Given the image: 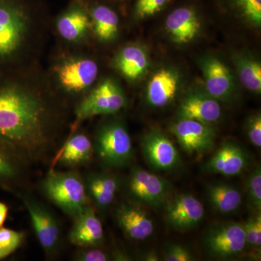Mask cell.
<instances>
[{"label":"cell","mask_w":261,"mask_h":261,"mask_svg":"<svg viewBox=\"0 0 261 261\" xmlns=\"http://www.w3.org/2000/svg\"><path fill=\"white\" fill-rule=\"evenodd\" d=\"M37 71L0 74V140L29 165L47 157L65 123L64 99Z\"/></svg>","instance_id":"6da1fadb"},{"label":"cell","mask_w":261,"mask_h":261,"mask_svg":"<svg viewBox=\"0 0 261 261\" xmlns=\"http://www.w3.org/2000/svg\"><path fill=\"white\" fill-rule=\"evenodd\" d=\"M48 23L47 0H0V74L37 65Z\"/></svg>","instance_id":"7a4b0ae2"},{"label":"cell","mask_w":261,"mask_h":261,"mask_svg":"<svg viewBox=\"0 0 261 261\" xmlns=\"http://www.w3.org/2000/svg\"><path fill=\"white\" fill-rule=\"evenodd\" d=\"M97 61L82 51L63 53L53 62L48 78L62 97L82 98L95 85Z\"/></svg>","instance_id":"3957f363"},{"label":"cell","mask_w":261,"mask_h":261,"mask_svg":"<svg viewBox=\"0 0 261 261\" xmlns=\"http://www.w3.org/2000/svg\"><path fill=\"white\" fill-rule=\"evenodd\" d=\"M41 190L53 204L73 219L89 206L84 178L77 171L51 170L41 182Z\"/></svg>","instance_id":"277c9868"},{"label":"cell","mask_w":261,"mask_h":261,"mask_svg":"<svg viewBox=\"0 0 261 261\" xmlns=\"http://www.w3.org/2000/svg\"><path fill=\"white\" fill-rule=\"evenodd\" d=\"M126 94L118 82L106 78L94 85L75 106L73 129L81 123L97 116H110L126 107Z\"/></svg>","instance_id":"5b68a950"},{"label":"cell","mask_w":261,"mask_h":261,"mask_svg":"<svg viewBox=\"0 0 261 261\" xmlns=\"http://www.w3.org/2000/svg\"><path fill=\"white\" fill-rule=\"evenodd\" d=\"M94 154L110 168L126 166L133 159L132 139L119 120L105 122L97 128L93 142Z\"/></svg>","instance_id":"8992f818"},{"label":"cell","mask_w":261,"mask_h":261,"mask_svg":"<svg viewBox=\"0 0 261 261\" xmlns=\"http://www.w3.org/2000/svg\"><path fill=\"white\" fill-rule=\"evenodd\" d=\"M20 198L30 216L38 242L47 258L56 256L61 243V227L51 211L34 197L20 193Z\"/></svg>","instance_id":"52a82bcc"},{"label":"cell","mask_w":261,"mask_h":261,"mask_svg":"<svg viewBox=\"0 0 261 261\" xmlns=\"http://www.w3.org/2000/svg\"><path fill=\"white\" fill-rule=\"evenodd\" d=\"M171 190L169 182L139 166L132 168L127 182V191L133 202L152 207L163 205Z\"/></svg>","instance_id":"ba28073f"},{"label":"cell","mask_w":261,"mask_h":261,"mask_svg":"<svg viewBox=\"0 0 261 261\" xmlns=\"http://www.w3.org/2000/svg\"><path fill=\"white\" fill-rule=\"evenodd\" d=\"M57 34L70 46L84 45L92 34L90 16L84 0H69L55 21Z\"/></svg>","instance_id":"9c48e42d"},{"label":"cell","mask_w":261,"mask_h":261,"mask_svg":"<svg viewBox=\"0 0 261 261\" xmlns=\"http://www.w3.org/2000/svg\"><path fill=\"white\" fill-rule=\"evenodd\" d=\"M203 243L211 256L221 259L237 256L247 246L243 224L225 222L216 225L205 233Z\"/></svg>","instance_id":"30bf717a"},{"label":"cell","mask_w":261,"mask_h":261,"mask_svg":"<svg viewBox=\"0 0 261 261\" xmlns=\"http://www.w3.org/2000/svg\"><path fill=\"white\" fill-rule=\"evenodd\" d=\"M171 132L187 153L201 157L214 148L216 133L211 125L189 119L173 123Z\"/></svg>","instance_id":"8fae6325"},{"label":"cell","mask_w":261,"mask_h":261,"mask_svg":"<svg viewBox=\"0 0 261 261\" xmlns=\"http://www.w3.org/2000/svg\"><path fill=\"white\" fill-rule=\"evenodd\" d=\"M141 147L147 162L158 171H171L181 163L176 146L160 130H152L144 135Z\"/></svg>","instance_id":"7c38bea8"},{"label":"cell","mask_w":261,"mask_h":261,"mask_svg":"<svg viewBox=\"0 0 261 261\" xmlns=\"http://www.w3.org/2000/svg\"><path fill=\"white\" fill-rule=\"evenodd\" d=\"M250 155L246 150L234 141L223 142L214 155L202 166L206 173H216L233 176L240 174L250 164Z\"/></svg>","instance_id":"4fadbf2b"},{"label":"cell","mask_w":261,"mask_h":261,"mask_svg":"<svg viewBox=\"0 0 261 261\" xmlns=\"http://www.w3.org/2000/svg\"><path fill=\"white\" fill-rule=\"evenodd\" d=\"M204 214L203 205L195 197L191 194H178L168 202L165 221L174 229H190L200 224Z\"/></svg>","instance_id":"5bb4252c"},{"label":"cell","mask_w":261,"mask_h":261,"mask_svg":"<svg viewBox=\"0 0 261 261\" xmlns=\"http://www.w3.org/2000/svg\"><path fill=\"white\" fill-rule=\"evenodd\" d=\"M115 218L122 231L130 240L142 241L153 233V221L135 202L120 204L115 212Z\"/></svg>","instance_id":"9a60e30c"},{"label":"cell","mask_w":261,"mask_h":261,"mask_svg":"<svg viewBox=\"0 0 261 261\" xmlns=\"http://www.w3.org/2000/svg\"><path fill=\"white\" fill-rule=\"evenodd\" d=\"M28 165L14 149L0 140V191L18 195L27 180Z\"/></svg>","instance_id":"2e32d148"},{"label":"cell","mask_w":261,"mask_h":261,"mask_svg":"<svg viewBox=\"0 0 261 261\" xmlns=\"http://www.w3.org/2000/svg\"><path fill=\"white\" fill-rule=\"evenodd\" d=\"M68 233L70 243L79 247H98L104 242L102 223L92 207H86L73 218Z\"/></svg>","instance_id":"e0dca14e"},{"label":"cell","mask_w":261,"mask_h":261,"mask_svg":"<svg viewBox=\"0 0 261 261\" xmlns=\"http://www.w3.org/2000/svg\"><path fill=\"white\" fill-rule=\"evenodd\" d=\"M84 2L90 16L92 34L99 42H112L119 31L120 20L116 12L97 0H84Z\"/></svg>","instance_id":"ac0fdd59"},{"label":"cell","mask_w":261,"mask_h":261,"mask_svg":"<svg viewBox=\"0 0 261 261\" xmlns=\"http://www.w3.org/2000/svg\"><path fill=\"white\" fill-rule=\"evenodd\" d=\"M180 119L193 120L205 124L216 123L221 116L219 103L210 95L194 94L184 99L178 110Z\"/></svg>","instance_id":"d6986e66"},{"label":"cell","mask_w":261,"mask_h":261,"mask_svg":"<svg viewBox=\"0 0 261 261\" xmlns=\"http://www.w3.org/2000/svg\"><path fill=\"white\" fill-rule=\"evenodd\" d=\"M202 72L209 95L216 99H228L232 92L233 82L226 65L217 58H207L202 64Z\"/></svg>","instance_id":"ffe728a7"},{"label":"cell","mask_w":261,"mask_h":261,"mask_svg":"<svg viewBox=\"0 0 261 261\" xmlns=\"http://www.w3.org/2000/svg\"><path fill=\"white\" fill-rule=\"evenodd\" d=\"M84 178L89 200H92L99 210H106L119 190V179L107 173H89Z\"/></svg>","instance_id":"44dd1931"},{"label":"cell","mask_w":261,"mask_h":261,"mask_svg":"<svg viewBox=\"0 0 261 261\" xmlns=\"http://www.w3.org/2000/svg\"><path fill=\"white\" fill-rule=\"evenodd\" d=\"M166 29L173 40L178 44H187L195 39L200 28L195 12L191 8H179L168 15Z\"/></svg>","instance_id":"7402d4cb"},{"label":"cell","mask_w":261,"mask_h":261,"mask_svg":"<svg viewBox=\"0 0 261 261\" xmlns=\"http://www.w3.org/2000/svg\"><path fill=\"white\" fill-rule=\"evenodd\" d=\"M178 87V76L174 72L160 70L152 75L147 85V102L153 107H165L174 99Z\"/></svg>","instance_id":"603a6c76"},{"label":"cell","mask_w":261,"mask_h":261,"mask_svg":"<svg viewBox=\"0 0 261 261\" xmlns=\"http://www.w3.org/2000/svg\"><path fill=\"white\" fill-rule=\"evenodd\" d=\"M94 154L93 142L88 136L75 132L66 141L58 161L64 167H80L90 162Z\"/></svg>","instance_id":"cb8c5ba5"},{"label":"cell","mask_w":261,"mask_h":261,"mask_svg":"<svg viewBox=\"0 0 261 261\" xmlns=\"http://www.w3.org/2000/svg\"><path fill=\"white\" fill-rule=\"evenodd\" d=\"M113 65L124 78L134 81L145 73L148 67V58L143 49L130 44L117 54Z\"/></svg>","instance_id":"d4e9b609"},{"label":"cell","mask_w":261,"mask_h":261,"mask_svg":"<svg viewBox=\"0 0 261 261\" xmlns=\"http://www.w3.org/2000/svg\"><path fill=\"white\" fill-rule=\"evenodd\" d=\"M207 197L211 207L222 214L234 212L243 201L242 194L236 187L223 183L209 185Z\"/></svg>","instance_id":"484cf974"},{"label":"cell","mask_w":261,"mask_h":261,"mask_svg":"<svg viewBox=\"0 0 261 261\" xmlns=\"http://www.w3.org/2000/svg\"><path fill=\"white\" fill-rule=\"evenodd\" d=\"M237 68L240 82L244 87L254 93L261 92V65L258 61L247 57L237 59Z\"/></svg>","instance_id":"4316f807"},{"label":"cell","mask_w":261,"mask_h":261,"mask_svg":"<svg viewBox=\"0 0 261 261\" xmlns=\"http://www.w3.org/2000/svg\"><path fill=\"white\" fill-rule=\"evenodd\" d=\"M25 239L23 231L11 228L0 227V260H4L14 253L22 246Z\"/></svg>","instance_id":"83f0119b"},{"label":"cell","mask_w":261,"mask_h":261,"mask_svg":"<svg viewBox=\"0 0 261 261\" xmlns=\"http://www.w3.org/2000/svg\"><path fill=\"white\" fill-rule=\"evenodd\" d=\"M246 191L249 205L256 211H261V168L257 165L249 173L246 180Z\"/></svg>","instance_id":"f1b7e54d"},{"label":"cell","mask_w":261,"mask_h":261,"mask_svg":"<svg viewBox=\"0 0 261 261\" xmlns=\"http://www.w3.org/2000/svg\"><path fill=\"white\" fill-rule=\"evenodd\" d=\"M242 16L252 25L261 24V0H232Z\"/></svg>","instance_id":"f546056e"},{"label":"cell","mask_w":261,"mask_h":261,"mask_svg":"<svg viewBox=\"0 0 261 261\" xmlns=\"http://www.w3.org/2000/svg\"><path fill=\"white\" fill-rule=\"evenodd\" d=\"M246 243L253 250H260L261 247V215L260 212L249 218L245 224Z\"/></svg>","instance_id":"4dcf8cb0"},{"label":"cell","mask_w":261,"mask_h":261,"mask_svg":"<svg viewBox=\"0 0 261 261\" xmlns=\"http://www.w3.org/2000/svg\"><path fill=\"white\" fill-rule=\"evenodd\" d=\"M168 0H137L135 5L136 16L145 18L153 15L162 9Z\"/></svg>","instance_id":"1f68e13d"},{"label":"cell","mask_w":261,"mask_h":261,"mask_svg":"<svg viewBox=\"0 0 261 261\" xmlns=\"http://www.w3.org/2000/svg\"><path fill=\"white\" fill-rule=\"evenodd\" d=\"M74 259L78 261H108L111 260V256L98 247H80L75 252Z\"/></svg>","instance_id":"d6a6232c"},{"label":"cell","mask_w":261,"mask_h":261,"mask_svg":"<svg viewBox=\"0 0 261 261\" xmlns=\"http://www.w3.org/2000/svg\"><path fill=\"white\" fill-rule=\"evenodd\" d=\"M247 134L250 142L257 147H261V116L260 113L254 115L247 122Z\"/></svg>","instance_id":"836d02e7"},{"label":"cell","mask_w":261,"mask_h":261,"mask_svg":"<svg viewBox=\"0 0 261 261\" xmlns=\"http://www.w3.org/2000/svg\"><path fill=\"white\" fill-rule=\"evenodd\" d=\"M165 260L166 261H191L193 260L191 252L186 247L174 244L170 245L165 252Z\"/></svg>","instance_id":"e575fe53"},{"label":"cell","mask_w":261,"mask_h":261,"mask_svg":"<svg viewBox=\"0 0 261 261\" xmlns=\"http://www.w3.org/2000/svg\"><path fill=\"white\" fill-rule=\"evenodd\" d=\"M8 213H9L8 206L0 201V227L3 226L8 219Z\"/></svg>","instance_id":"d590c367"},{"label":"cell","mask_w":261,"mask_h":261,"mask_svg":"<svg viewBox=\"0 0 261 261\" xmlns=\"http://www.w3.org/2000/svg\"><path fill=\"white\" fill-rule=\"evenodd\" d=\"M145 258V259H144V260H145L156 261L159 260V257H158L157 255H156L154 252H149V253L146 255Z\"/></svg>","instance_id":"8d00e7d4"}]
</instances>
